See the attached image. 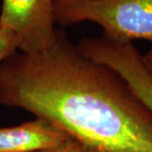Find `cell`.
<instances>
[{"label": "cell", "mask_w": 152, "mask_h": 152, "mask_svg": "<svg viewBox=\"0 0 152 152\" xmlns=\"http://www.w3.org/2000/svg\"><path fill=\"white\" fill-rule=\"evenodd\" d=\"M0 104L48 120L92 152H152L151 112L61 30L47 50L0 64Z\"/></svg>", "instance_id": "obj_1"}, {"label": "cell", "mask_w": 152, "mask_h": 152, "mask_svg": "<svg viewBox=\"0 0 152 152\" xmlns=\"http://www.w3.org/2000/svg\"><path fill=\"white\" fill-rule=\"evenodd\" d=\"M55 23L67 26L91 21L118 42H152V0H53Z\"/></svg>", "instance_id": "obj_2"}, {"label": "cell", "mask_w": 152, "mask_h": 152, "mask_svg": "<svg viewBox=\"0 0 152 152\" xmlns=\"http://www.w3.org/2000/svg\"><path fill=\"white\" fill-rule=\"evenodd\" d=\"M54 25L53 0H3L0 26L19 37L22 53L49 48L57 37Z\"/></svg>", "instance_id": "obj_3"}, {"label": "cell", "mask_w": 152, "mask_h": 152, "mask_svg": "<svg viewBox=\"0 0 152 152\" xmlns=\"http://www.w3.org/2000/svg\"><path fill=\"white\" fill-rule=\"evenodd\" d=\"M70 137L48 120L37 118L21 124L0 128V152H35L58 146Z\"/></svg>", "instance_id": "obj_4"}, {"label": "cell", "mask_w": 152, "mask_h": 152, "mask_svg": "<svg viewBox=\"0 0 152 152\" xmlns=\"http://www.w3.org/2000/svg\"><path fill=\"white\" fill-rule=\"evenodd\" d=\"M132 90L152 113V76L142 74L132 83Z\"/></svg>", "instance_id": "obj_5"}, {"label": "cell", "mask_w": 152, "mask_h": 152, "mask_svg": "<svg viewBox=\"0 0 152 152\" xmlns=\"http://www.w3.org/2000/svg\"><path fill=\"white\" fill-rule=\"evenodd\" d=\"M20 47V38L14 31L0 26V64L15 53Z\"/></svg>", "instance_id": "obj_6"}, {"label": "cell", "mask_w": 152, "mask_h": 152, "mask_svg": "<svg viewBox=\"0 0 152 152\" xmlns=\"http://www.w3.org/2000/svg\"><path fill=\"white\" fill-rule=\"evenodd\" d=\"M35 152H92L81 143L75 140L73 138H69L65 142L62 143L58 146L42 150Z\"/></svg>", "instance_id": "obj_7"}, {"label": "cell", "mask_w": 152, "mask_h": 152, "mask_svg": "<svg viewBox=\"0 0 152 152\" xmlns=\"http://www.w3.org/2000/svg\"><path fill=\"white\" fill-rule=\"evenodd\" d=\"M143 58H144V61H145L147 69L150 71L152 76V47L148 50V52L145 54L143 55Z\"/></svg>", "instance_id": "obj_8"}]
</instances>
